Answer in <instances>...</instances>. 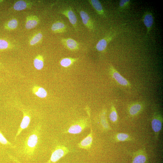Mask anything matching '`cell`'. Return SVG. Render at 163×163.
Segmentation results:
<instances>
[{"label": "cell", "mask_w": 163, "mask_h": 163, "mask_svg": "<svg viewBox=\"0 0 163 163\" xmlns=\"http://www.w3.org/2000/svg\"><path fill=\"white\" fill-rule=\"evenodd\" d=\"M110 73L112 78L119 85L127 88H130V82L123 76L112 65H110Z\"/></svg>", "instance_id": "obj_5"}, {"label": "cell", "mask_w": 163, "mask_h": 163, "mask_svg": "<svg viewBox=\"0 0 163 163\" xmlns=\"http://www.w3.org/2000/svg\"><path fill=\"white\" fill-rule=\"evenodd\" d=\"M61 13L68 19L70 22L75 30H77V18L75 12L70 7H68L61 11Z\"/></svg>", "instance_id": "obj_9"}, {"label": "cell", "mask_w": 163, "mask_h": 163, "mask_svg": "<svg viewBox=\"0 0 163 163\" xmlns=\"http://www.w3.org/2000/svg\"><path fill=\"white\" fill-rule=\"evenodd\" d=\"M0 143L4 145H7L12 146L14 147L12 144L9 142L6 139L4 136L0 131Z\"/></svg>", "instance_id": "obj_28"}, {"label": "cell", "mask_w": 163, "mask_h": 163, "mask_svg": "<svg viewBox=\"0 0 163 163\" xmlns=\"http://www.w3.org/2000/svg\"><path fill=\"white\" fill-rule=\"evenodd\" d=\"M27 7L26 2L23 0L18 1L14 4L13 8L16 11H21L25 9Z\"/></svg>", "instance_id": "obj_24"}, {"label": "cell", "mask_w": 163, "mask_h": 163, "mask_svg": "<svg viewBox=\"0 0 163 163\" xmlns=\"http://www.w3.org/2000/svg\"><path fill=\"white\" fill-rule=\"evenodd\" d=\"M43 37L42 34L40 33H38L35 35L31 40L30 41V45H34L39 42Z\"/></svg>", "instance_id": "obj_25"}, {"label": "cell", "mask_w": 163, "mask_h": 163, "mask_svg": "<svg viewBox=\"0 0 163 163\" xmlns=\"http://www.w3.org/2000/svg\"><path fill=\"white\" fill-rule=\"evenodd\" d=\"M78 60V59L71 57L62 58L60 62V65L64 67H68Z\"/></svg>", "instance_id": "obj_23"}, {"label": "cell", "mask_w": 163, "mask_h": 163, "mask_svg": "<svg viewBox=\"0 0 163 163\" xmlns=\"http://www.w3.org/2000/svg\"><path fill=\"white\" fill-rule=\"evenodd\" d=\"M8 43L5 40L0 39V49H5L8 48Z\"/></svg>", "instance_id": "obj_29"}, {"label": "cell", "mask_w": 163, "mask_h": 163, "mask_svg": "<svg viewBox=\"0 0 163 163\" xmlns=\"http://www.w3.org/2000/svg\"><path fill=\"white\" fill-rule=\"evenodd\" d=\"M145 104L142 102H133L128 105V115L131 117H135L141 113L145 108Z\"/></svg>", "instance_id": "obj_8"}, {"label": "cell", "mask_w": 163, "mask_h": 163, "mask_svg": "<svg viewBox=\"0 0 163 163\" xmlns=\"http://www.w3.org/2000/svg\"><path fill=\"white\" fill-rule=\"evenodd\" d=\"M109 117L112 123L116 124L117 123L118 116L116 109L113 105L111 106Z\"/></svg>", "instance_id": "obj_21"}, {"label": "cell", "mask_w": 163, "mask_h": 163, "mask_svg": "<svg viewBox=\"0 0 163 163\" xmlns=\"http://www.w3.org/2000/svg\"><path fill=\"white\" fill-rule=\"evenodd\" d=\"M113 141L116 142H133L134 138L129 134L124 133H118L114 134Z\"/></svg>", "instance_id": "obj_14"}, {"label": "cell", "mask_w": 163, "mask_h": 163, "mask_svg": "<svg viewBox=\"0 0 163 163\" xmlns=\"http://www.w3.org/2000/svg\"><path fill=\"white\" fill-rule=\"evenodd\" d=\"M41 130V125H37L27 136L21 149L24 154L30 156L34 154L40 144Z\"/></svg>", "instance_id": "obj_1"}, {"label": "cell", "mask_w": 163, "mask_h": 163, "mask_svg": "<svg viewBox=\"0 0 163 163\" xmlns=\"http://www.w3.org/2000/svg\"><path fill=\"white\" fill-rule=\"evenodd\" d=\"M70 152L69 149L63 145H58L52 150L50 159L45 163H56Z\"/></svg>", "instance_id": "obj_3"}, {"label": "cell", "mask_w": 163, "mask_h": 163, "mask_svg": "<svg viewBox=\"0 0 163 163\" xmlns=\"http://www.w3.org/2000/svg\"><path fill=\"white\" fill-rule=\"evenodd\" d=\"M113 37V35H108L100 40L96 44V48L97 50L100 52L104 51Z\"/></svg>", "instance_id": "obj_15"}, {"label": "cell", "mask_w": 163, "mask_h": 163, "mask_svg": "<svg viewBox=\"0 0 163 163\" xmlns=\"http://www.w3.org/2000/svg\"><path fill=\"white\" fill-rule=\"evenodd\" d=\"M107 111L104 109L100 115V123L103 130L107 132L111 129L110 127L108 122L107 116Z\"/></svg>", "instance_id": "obj_16"}, {"label": "cell", "mask_w": 163, "mask_h": 163, "mask_svg": "<svg viewBox=\"0 0 163 163\" xmlns=\"http://www.w3.org/2000/svg\"><path fill=\"white\" fill-rule=\"evenodd\" d=\"M66 27L64 22L61 21H57L53 24L51 29L55 33H61L65 32Z\"/></svg>", "instance_id": "obj_17"}, {"label": "cell", "mask_w": 163, "mask_h": 163, "mask_svg": "<svg viewBox=\"0 0 163 163\" xmlns=\"http://www.w3.org/2000/svg\"><path fill=\"white\" fill-rule=\"evenodd\" d=\"M78 11L83 24L89 30H94L95 27L94 22L88 13L85 10L81 9H78Z\"/></svg>", "instance_id": "obj_10"}, {"label": "cell", "mask_w": 163, "mask_h": 163, "mask_svg": "<svg viewBox=\"0 0 163 163\" xmlns=\"http://www.w3.org/2000/svg\"><path fill=\"white\" fill-rule=\"evenodd\" d=\"M163 121L162 115L158 112L155 111L152 118L151 124L155 140L158 139L160 133L162 129Z\"/></svg>", "instance_id": "obj_2"}, {"label": "cell", "mask_w": 163, "mask_h": 163, "mask_svg": "<svg viewBox=\"0 0 163 163\" xmlns=\"http://www.w3.org/2000/svg\"><path fill=\"white\" fill-rule=\"evenodd\" d=\"M39 22L38 18L35 16H28L27 18L25 24L26 29H30L35 27Z\"/></svg>", "instance_id": "obj_20"}, {"label": "cell", "mask_w": 163, "mask_h": 163, "mask_svg": "<svg viewBox=\"0 0 163 163\" xmlns=\"http://www.w3.org/2000/svg\"><path fill=\"white\" fill-rule=\"evenodd\" d=\"M90 133L80 142L78 143V147L80 149L88 150L92 145L93 141V131L91 124H90Z\"/></svg>", "instance_id": "obj_11"}, {"label": "cell", "mask_w": 163, "mask_h": 163, "mask_svg": "<svg viewBox=\"0 0 163 163\" xmlns=\"http://www.w3.org/2000/svg\"><path fill=\"white\" fill-rule=\"evenodd\" d=\"M21 111L23 114V117L15 135V140L24 130L28 127L31 120V114L30 111L23 108L21 109Z\"/></svg>", "instance_id": "obj_6"}, {"label": "cell", "mask_w": 163, "mask_h": 163, "mask_svg": "<svg viewBox=\"0 0 163 163\" xmlns=\"http://www.w3.org/2000/svg\"><path fill=\"white\" fill-rule=\"evenodd\" d=\"M89 122L87 118L81 119L72 124L65 133L78 134L81 133L89 126Z\"/></svg>", "instance_id": "obj_4"}, {"label": "cell", "mask_w": 163, "mask_h": 163, "mask_svg": "<svg viewBox=\"0 0 163 163\" xmlns=\"http://www.w3.org/2000/svg\"><path fill=\"white\" fill-rule=\"evenodd\" d=\"M18 25L17 20L15 19H12L8 22L7 26L10 29L16 28Z\"/></svg>", "instance_id": "obj_27"}, {"label": "cell", "mask_w": 163, "mask_h": 163, "mask_svg": "<svg viewBox=\"0 0 163 163\" xmlns=\"http://www.w3.org/2000/svg\"><path fill=\"white\" fill-rule=\"evenodd\" d=\"M142 21L147 28V36L149 34L153 24L154 19L152 14L150 11L145 12L143 16Z\"/></svg>", "instance_id": "obj_13"}, {"label": "cell", "mask_w": 163, "mask_h": 163, "mask_svg": "<svg viewBox=\"0 0 163 163\" xmlns=\"http://www.w3.org/2000/svg\"><path fill=\"white\" fill-rule=\"evenodd\" d=\"M130 0H121L119 2V9L122 10L127 8L129 6Z\"/></svg>", "instance_id": "obj_26"}, {"label": "cell", "mask_w": 163, "mask_h": 163, "mask_svg": "<svg viewBox=\"0 0 163 163\" xmlns=\"http://www.w3.org/2000/svg\"><path fill=\"white\" fill-rule=\"evenodd\" d=\"M1 63L0 62V67L1 66Z\"/></svg>", "instance_id": "obj_31"}, {"label": "cell", "mask_w": 163, "mask_h": 163, "mask_svg": "<svg viewBox=\"0 0 163 163\" xmlns=\"http://www.w3.org/2000/svg\"><path fill=\"white\" fill-rule=\"evenodd\" d=\"M130 154L132 157L131 163H147L148 156L145 148L140 149Z\"/></svg>", "instance_id": "obj_7"}, {"label": "cell", "mask_w": 163, "mask_h": 163, "mask_svg": "<svg viewBox=\"0 0 163 163\" xmlns=\"http://www.w3.org/2000/svg\"><path fill=\"white\" fill-rule=\"evenodd\" d=\"M88 2L91 5L97 13L99 15L103 17L105 16L104 11L102 5L98 0H90Z\"/></svg>", "instance_id": "obj_18"}, {"label": "cell", "mask_w": 163, "mask_h": 163, "mask_svg": "<svg viewBox=\"0 0 163 163\" xmlns=\"http://www.w3.org/2000/svg\"><path fill=\"white\" fill-rule=\"evenodd\" d=\"M1 81V80H0V82Z\"/></svg>", "instance_id": "obj_32"}, {"label": "cell", "mask_w": 163, "mask_h": 163, "mask_svg": "<svg viewBox=\"0 0 163 163\" xmlns=\"http://www.w3.org/2000/svg\"><path fill=\"white\" fill-rule=\"evenodd\" d=\"M34 67L38 70L42 69L44 66L43 57L40 55H38L34 60Z\"/></svg>", "instance_id": "obj_22"}, {"label": "cell", "mask_w": 163, "mask_h": 163, "mask_svg": "<svg viewBox=\"0 0 163 163\" xmlns=\"http://www.w3.org/2000/svg\"><path fill=\"white\" fill-rule=\"evenodd\" d=\"M10 157L16 163H21V162H19V161H18L17 159H16V158H14V157L11 156H10Z\"/></svg>", "instance_id": "obj_30"}, {"label": "cell", "mask_w": 163, "mask_h": 163, "mask_svg": "<svg viewBox=\"0 0 163 163\" xmlns=\"http://www.w3.org/2000/svg\"><path fill=\"white\" fill-rule=\"evenodd\" d=\"M61 42L63 45L70 51H74L79 48V45L78 43L71 38L62 39Z\"/></svg>", "instance_id": "obj_12"}, {"label": "cell", "mask_w": 163, "mask_h": 163, "mask_svg": "<svg viewBox=\"0 0 163 163\" xmlns=\"http://www.w3.org/2000/svg\"><path fill=\"white\" fill-rule=\"evenodd\" d=\"M32 91L34 94L40 98H45L47 95L46 91L44 88L37 85L33 87Z\"/></svg>", "instance_id": "obj_19"}]
</instances>
